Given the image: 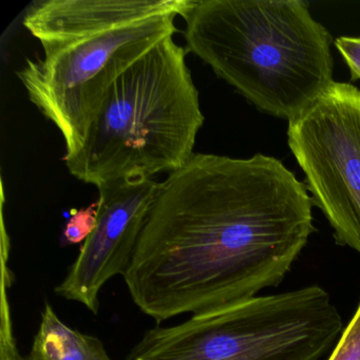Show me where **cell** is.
Returning a JSON list of instances; mask_svg holds the SVG:
<instances>
[{"instance_id": "cell-3", "label": "cell", "mask_w": 360, "mask_h": 360, "mask_svg": "<svg viewBox=\"0 0 360 360\" xmlns=\"http://www.w3.org/2000/svg\"><path fill=\"white\" fill-rule=\"evenodd\" d=\"M187 50L261 112L290 122L334 82L332 35L303 0H195Z\"/></svg>"}, {"instance_id": "cell-7", "label": "cell", "mask_w": 360, "mask_h": 360, "mask_svg": "<svg viewBox=\"0 0 360 360\" xmlns=\"http://www.w3.org/2000/svg\"><path fill=\"white\" fill-rule=\"evenodd\" d=\"M161 183L153 179L115 181L98 186L96 224L84 241L66 277L54 288L58 296L98 313V295L117 275H124Z\"/></svg>"}, {"instance_id": "cell-12", "label": "cell", "mask_w": 360, "mask_h": 360, "mask_svg": "<svg viewBox=\"0 0 360 360\" xmlns=\"http://www.w3.org/2000/svg\"><path fill=\"white\" fill-rule=\"evenodd\" d=\"M334 45L349 68L351 81H359L360 37H340L335 39Z\"/></svg>"}, {"instance_id": "cell-8", "label": "cell", "mask_w": 360, "mask_h": 360, "mask_svg": "<svg viewBox=\"0 0 360 360\" xmlns=\"http://www.w3.org/2000/svg\"><path fill=\"white\" fill-rule=\"evenodd\" d=\"M30 360H112L100 339L70 328L46 303Z\"/></svg>"}, {"instance_id": "cell-10", "label": "cell", "mask_w": 360, "mask_h": 360, "mask_svg": "<svg viewBox=\"0 0 360 360\" xmlns=\"http://www.w3.org/2000/svg\"><path fill=\"white\" fill-rule=\"evenodd\" d=\"M98 202L75 212L65 227L64 237L69 243L85 241L94 231L96 224Z\"/></svg>"}, {"instance_id": "cell-2", "label": "cell", "mask_w": 360, "mask_h": 360, "mask_svg": "<svg viewBox=\"0 0 360 360\" xmlns=\"http://www.w3.org/2000/svg\"><path fill=\"white\" fill-rule=\"evenodd\" d=\"M195 0H41L22 25L44 56L16 71L39 112L77 153L109 90L134 63L176 32Z\"/></svg>"}, {"instance_id": "cell-1", "label": "cell", "mask_w": 360, "mask_h": 360, "mask_svg": "<svg viewBox=\"0 0 360 360\" xmlns=\"http://www.w3.org/2000/svg\"><path fill=\"white\" fill-rule=\"evenodd\" d=\"M313 203L280 160L195 153L161 183L123 278L157 326L276 288L316 231Z\"/></svg>"}, {"instance_id": "cell-5", "label": "cell", "mask_w": 360, "mask_h": 360, "mask_svg": "<svg viewBox=\"0 0 360 360\" xmlns=\"http://www.w3.org/2000/svg\"><path fill=\"white\" fill-rule=\"evenodd\" d=\"M343 328L330 294L313 284L155 326L125 360H320Z\"/></svg>"}, {"instance_id": "cell-9", "label": "cell", "mask_w": 360, "mask_h": 360, "mask_svg": "<svg viewBox=\"0 0 360 360\" xmlns=\"http://www.w3.org/2000/svg\"><path fill=\"white\" fill-rule=\"evenodd\" d=\"M328 360H360V302Z\"/></svg>"}, {"instance_id": "cell-6", "label": "cell", "mask_w": 360, "mask_h": 360, "mask_svg": "<svg viewBox=\"0 0 360 360\" xmlns=\"http://www.w3.org/2000/svg\"><path fill=\"white\" fill-rule=\"evenodd\" d=\"M288 145L335 241L360 255V89L333 82L288 122Z\"/></svg>"}, {"instance_id": "cell-11", "label": "cell", "mask_w": 360, "mask_h": 360, "mask_svg": "<svg viewBox=\"0 0 360 360\" xmlns=\"http://www.w3.org/2000/svg\"><path fill=\"white\" fill-rule=\"evenodd\" d=\"M11 311L8 299L1 300V324H0V360H30L18 351L13 335Z\"/></svg>"}, {"instance_id": "cell-4", "label": "cell", "mask_w": 360, "mask_h": 360, "mask_svg": "<svg viewBox=\"0 0 360 360\" xmlns=\"http://www.w3.org/2000/svg\"><path fill=\"white\" fill-rule=\"evenodd\" d=\"M187 50L167 37L109 90L85 142L63 158L77 180L96 187L181 169L204 124Z\"/></svg>"}]
</instances>
